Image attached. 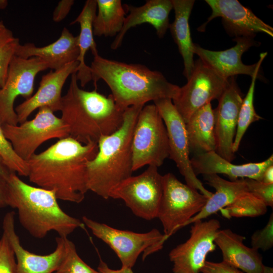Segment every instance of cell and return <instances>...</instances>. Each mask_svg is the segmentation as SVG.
<instances>
[{"mask_svg":"<svg viewBox=\"0 0 273 273\" xmlns=\"http://www.w3.org/2000/svg\"><path fill=\"white\" fill-rule=\"evenodd\" d=\"M79 54L78 36H74L64 27L60 37L46 46L37 47L32 43L20 44L15 56L24 59L37 57L43 61L49 68L56 70L77 61Z\"/></svg>","mask_w":273,"mask_h":273,"instance_id":"cell-22","label":"cell"},{"mask_svg":"<svg viewBox=\"0 0 273 273\" xmlns=\"http://www.w3.org/2000/svg\"><path fill=\"white\" fill-rule=\"evenodd\" d=\"M13 172L8 168L0 157V177L7 180L10 174Z\"/></svg>","mask_w":273,"mask_h":273,"instance_id":"cell-42","label":"cell"},{"mask_svg":"<svg viewBox=\"0 0 273 273\" xmlns=\"http://www.w3.org/2000/svg\"><path fill=\"white\" fill-rule=\"evenodd\" d=\"M0 157L11 171L20 176H28L29 169L27 161L16 153L11 143L5 136L1 125Z\"/></svg>","mask_w":273,"mask_h":273,"instance_id":"cell-33","label":"cell"},{"mask_svg":"<svg viewBox=\"0 0 273 273\" xmlns=\"http://www.w3.org/2000/svg\"><path fill=\"white\" fill-rule=\"evenodd\" d=\"M47 64L37 57L24 59L15 56L8 69L4 86L0 88V125H18L14 108L16 98L26 99L32 96L36 75L48 69Z\"/></svg>","mask_w":273,"mask_h":273,"instance_id":"cell-12","label":"cell"},{"mask_svg":"<svg viewBox=\"0 0 273 273\" xmlns=\"http://www.w3.org/2000/svg\"><path fill=\"white\" fill-rule=\"evenodd\" d=\"M7 183L8 206L17 210L21 224L32 236L42 239L53 231L67 237L84 225L61 209L54 191L29 185L15 172Z\"/></svg>","mask_w":273,"mask_h":273,"instance_id":"cell-4","label":"cell"},{"mask_svg":"<svg viewBox=\"0 0 273 273\" xmlns=\"http://www.w3.org/2000/svg\"><path fill=\"white\" fill-rule=\"evenodd\" d=\"M190 160L196 176L223 174L232 181L239 178L261 181L264 170L273 164V156L271 155L266 160L260 162L236 165L224 159L215 151H210L197 153Z\"/></svg>","mask_w":273,"mask_h":273,"instance_id":"cell-20","label":"cell"},{"mask_svg":"<svg viewBox=\"0 0 273 273\" xmlns=\"http://www.w3.org/2000/svg\"><path fill=\"white\" fill-rule=\"evenodd\" d=\"M212 10L211 15L198 31H205L207 24L216 17H221L222 25L231 37L254 38L256 34L264 33L273 36V28L256 16L251 9L237 0H206Z\"/></svg>","mask_w":273,"mask_h":273,"instance_id":"cell-15","label":"cell"},{"mask_svg":"<svg viewBox=\"0 0 273 273\" xmlns=\"http://www.w3.org/2000/svg\"><path fill=\"white\" fill-rule=\"evenodd\" d=\"M144 106L126 108L120 128L98 141V151L87 163L88 191L107 199L114 188L131 176L132 134L138 115Z\"/></svg>","mask_w":273,"mask_h":273,"instance_id":"cell-5","label":"cell"},{"mask_svg":"<svg viewBox=\"0 0 273 273\" xmlns=\"http://www.w3.org/2000/svg\"><path fill=\"white\" fill-rule=\"evenodd\" d=\"M8 5V1L6 0H0V9H5Z\"/></svg>","mask_w":273,"mask_h":273,"instance_id":"cell-44","label":"cell"},{"mask_svg":"<svg viewBox=\"0 0 273 273\" xmlns=\"http://www.w3.org/2000/svg\"><path fill=\"white\" fill-rule=\"evenodd\" d=\"M92 80H103L115 102L126 109L168 98L173 100L180 87L169 82L162 73L140 64H128L104 58L97 54L89 66Z\"/></svg>","mask_w":273,"mask_h":273,"instance_id":"cell-2","label":"cell"},{"mask_svg":"<svg viewBox=\"0 0 273 273\" xmlns=\"http://www.w3.org/2000/svg\"><path fill=\"white\" fill-rule=\"evenodd\" d=\"M229 84V78L221 77L198 59L194 61L187 83L180 87L177 95L172 101L186 123L199 108L212 100H218Z\"/></svg>","mask_w":273,"mask_h":273,"instance_id":"cell-11","label":"cell"},{"mask_svg":"<svg viewBox=\"0 0 273 273\" xmlns=\"http://www.w3.org/2000/svg\"><path fill=\"white\" fill-rule=\"evenodd\" d=\"M185 124L190 150L196 154L216 151L215 115L211 103L197 110Z\"/></svg>","mask_w":273,"mask_h":273,"instance_id":"cell-26","label":"cell"},{"mask_svg":"<svg viewBox=\"0 0 273 273\" xmlns=\"http://www.w3.org/2000/svg\"><path fill=\"white\" fill-rule=\"evenodd\" d=\"M82 222L98 238L115 252L122 267L131 268L139 256L143 252V260L149 255L161 250L167 239L156 229L139 233L115 229L103 223L82 217Z\"/></svg>","mask_w":273,"mask_h":273,"instance_id":"cell-8","label":"cell"},{"mask_svg":"<svg viewBox=\"0 0 273 273\" xmlns=\"http://www.w3.org/2000/svg\"><path fill=\"white\" fill-rule=\"evenodd\" d=\"M97 9L96 0L86 1L79 15L70 23L72 25L78 23L80 25V33L77 36L79 54L77 59L79 65L76 70V77L81 87L85 86L92 80L90 67L84 61L85 55L89 50L93 56L98 54L93 30Z\"/></svg>","mask_w":273,"mask_h":273,"instance_id":"cell-27","label":"cell"},{"mask_svg":"<svg viewBox=\"0 0 273 273\" xmlns=\"http://www.w3.org/2000/svg\"><path fill=\"white\" fill-rule=\"evenodd\" d=\"M131 150L133 171L146 165L158 167L169 157L166 129L154 104L145 105L138 115Z\"/></svg>","mask_w":273,"mask_h":273,"instance_id":"cell-7","label":"cell"},{"mask_svg":"<svg viewBox=\"0 0 273 273\" xmlns=\"http://www.w3.org/2000/svg\"><path fill=\"white\" fill-rule=\"evenodd\" d=\"M98 13L94 19V35L114 36L121 30L126 11L121 0H96Z\"/></svg>","mask_w":273,"mask_h":273,"instance_id":"cell-28","label":"cell"},{"mask_svg":"<svg viewBox=\"0 0 273 273\" xmlns=\"http://www.w3.org/2000/svg\"><path fill=\"white\" fill-rule=\"evenodd\" d=\"M162 195V175L158 167L149 165L142 173L119 183L109 197L122 200L135 215L149 220L157 218Z\"/></svg>","mask_w":273,"mask_h":273,"instance_id":"cell-10","label":"cell"},{"mask_svg":"<svg viewBox=\"0 0 273 273\" xmlns=\"http://www.w3.org/2000/svg\"><path fill=\"white\" fill-rule=\"evenodd\" d=\"M125 109L120 107L111 94L79 87L76 73L71 75L69 88L62 97L61 118L69 128V136L86 144L116 131L121 126Z\"/></svg>","mask_w":273,"mask_h":273,"instance_id":"cell-3","label":"cell"},{"mask_svg":"<svg viewBox=\"0 0 273 273\" xmlns=\"http://www.w3.org/2000/svg\"><path fill=\"white\" fill-rule=\"evenodd\" d=\"M74 3L73 0H62L59 2L53 12V20L58 22L63 20L68 15Z\"/></svg>","mask_w":273,"mask_h":273,"instance_id":"cell-38","label":"cell"},{"mask_svg":"<svg viewBox=\"0 0 273 273\" xmlns=\"http://www.w3.org/2000/svg\"><path fill=\"white\" fill-rule=\"evenodd\" d=\"M20 44L19 38L0 20V88L5 85L10 64Z\"/></svg>","mask_w":273,"mask_h":273,"instance_id":"cell-31","label":"cell"},{"mask_svg":"<svg viewBox=\"0 0 273 273\" xmlns=\"http://www.w3.org/2000/svg\"><path fill=\"white\" fill-rule=\"evenodd\" d=\"M264 184H273V164L268 166L264 170L261 180Z\"/></svg>","mask_w":273,"mask_h":273,"instance_id":"cell-41","label":"cell"},{"mask_svg":"<svg viewBox=\"0 0 273 273\" xmlns=\"http://www.w3.org/2000/svg\"><path fill=\"white\" fill-rule=\"evenodd\" d=\"M267 54V52H263L260 54L256 69L251 77V81L247 94L243 98L239 113L236 132L233 145V151L234 153L238 150L242 139L250 125L262 119L256 112L253 100L256 80L258 76H261L259 74L261 65Z\"/></svg>","mask_w":273,"mask_h":273,"instance_id":"cell-29","label":"cell"},{"mask_svg":"<svg viewBox=\"0 0 273 273\" xmlns=\"http://www.w3.org/2000/svg\"><path fill=\"white\" fill-rule=\"evenodd\" d=\"M98 270L100 273H134L132 269L129 268L121 267L119 269H111L101 259L98 267Z\"/></svg>","mask_w":273,"mask_h":273,"instance_id":"cell-39","label":"cell"},{"mask_svg":"<svg viewBox=\"0 0 273 273\" xmlns=\"http://www.w3.org/2000/svg\"><path fill=\"white\" fill-rule=\"evenodd\" d=\"M245 239L225 229L217 232L214 243L221 252L223 262L245 273H262V257L258 251L244 244Z\"/></svg>","mask_w":273,"mask_h":273,"instance_id":"cell-23","label":"cell"},{"mask_svg":"<svg viewBox=\"0 0 273 273\" xmlns=\"http://www.w3.org/2000/svg\"><path fill=\"white\" fill-rule=\"evenodd\" d=\"M54 273H60V272H58V271H56V272H55Z\"/></svg>","mask_w":273,"mask_h":273,"instance_id":"cell-45","label":"cell"},{"mask_svg":"<svg viewBox=\"0 0 273 273\" xmlns=\"http://www.w3.org/2000/svg\"><path fill=\"white\" fill-rule=\"evenodd\" d=\"M2 128L16 153L25 161L44 142L69 136L68 126L47 107L39 108L32 120H27L19 125H4Z\"/></svg>","mask_w":273,"mask_h":273,"instance_id":"cell-9","label":"cell"},{"mask_svg":"<svg viewBox=\"0 0 273 273\" xmlns=\"http://www.w3.org/2000/svg\"><path fill=\"white\" fill-rule=\"evenodd\" d=\"M8 206L7 180L0 177V208Z\"/></svg>","mask_w":273,"mask_h":273,"instance_id":"cell-40","label":"cell"},{"mask_svg":"<svg viewBox=\"0 0 273 273\" xmlns=\"http://www.w3.org/2000/svg\"><path fill=\"white\" fill-rule=\"evenodd\" d=\"M203 176L207 184L213 188L215 192L208 198L201 210L187 222L185 226L217 213L248 192L244 178L229 181L218 174Z\"/></svg>","mask_w":273,"mask_h":273,"instance_id":"cell-24","label":"cell"},{"mask_svg":"<svg viewBox=\"0 0 273 273\" xmlns=\"http://www.w3.org/2000/svg\"><path fill=\"white\" fill-rule=\"evenodd\" d=\"M98 151V143L83 144L68 136L27 161L30 181L54 191L58 199L79 203L88 191L86 166Z\"/></svg>","mask_w":273,"mask_h":273,"instance_id":"cell-1","label":"cell"},{"mask_svg":"<svg viewBox=\"0 0 273 273\" xmlns=\"http://www.w3.org/2000/svg\"><path fill=\"white\" fill-rule=\"evenodd\" d=\"M3 230L15 255L16 273H53L57 271L64 253L63 237L56 238L57 246L53 252L42 255L31 253L21 245L15 230L13 211L5 215Z\"/></svg>","mask_w":273,"mask_h":273,"instance_id":"cell-17","label":"cell"},{"mask_svg":"<svg viewBox=\"0 0 273 273\" xmlns=\"http://www.w3.org/2000/svg\"><path fill=\"white\" fill-rule=\"evenodd\" d=\"M267 206L260 198L248 192L220 211L227 218L254 217L265 214Z\"/></svg>","mask_w":273,"mask_h":273,"instance_id":"cell-30","label":"cell"},{"mask_svg":"<svg viewBox=\"0 0 273 273\" xmlns=\"http://www.w3.org/2000/svg\"><path fill=\"white\" fill-rule=\"evenodd\" d=\"M165 124L168 140L169 158L176 164L186 184L208 198L213 193L207 190L195 175L189 157L190 152L186 123L173 104L172 99L154 101Z\"/></svg>","mask_w":273,"mask_h":273,"instance_id":"cell-13","label":"cell"},{"mask_svg":"<svg viewBox=\"0 0 273 273\" xmlns=\"http://www.w3.org/2000/svg\"><path fill=\"white\" fill-rule=\"evenodd\" d=\"M208 197L179 180L172 173L162 175V195L157 218L167 239L198 214Z\"/></svg>","mask_w":273,"mask_h":273,"instance_id":"cell-6","label":"cell"},{"mask_svg":"<svg viewBox=\"0 0 273 273\" xmlns=\"http://www.w3.org/2000/svg\"><path fill=\"white\" fill-rule=\"evenodd\" d=\"M251 247L257 251H266L273 246V213L262 229L255 231L251 237Z\"/></svg>","mask_w":273,"mask_h":273,"instance_id":"cell-34","label":"cell"},{"mask_svg":"<svg viewBox=\"0 0 273 273\" xmlns=\"http://www.w3.org/2000/svg\"><path fill=\"white\" fill-rule=\"evenodd\" d=\"M243 98L236 77H230L228 86L218 100L217 107L214 109L217 144L215 152L231 162L235 158L233 145Z\"/></svg>","mask_w":273,"mask_h":273,"instance_id":"cell-16","label":"cell"},{"mask_svg":"<svg viewBox=\"0 0 273 273\" xmlns=\"http://www.w3.org/2000/svg\"><path fill=\"white\" fill-rule=\"evenodd\" d=\"M78 65L77 61H74L42 76L34 95L15 108L19 123L27 120L35 110L42 107H48L54 112L60 111L62 88L69 76L76 73Z\"/></svg>","mask_w":273,"mask_h":273,"instance_id":"cell-18","label":"cell"},{"mask_svg":"<svg viewBox=\"0 0 273 273\" xmlns=\"http://www.w3.org/2000/svg\"><path fill=\"white\" fill-rule=\"evenodd\" d=\"M235 46L223 51H211L194 43L193 52L204 63L221 77L229 79L238 75L244 74L251 77L254 74L257 62L252 65L244 64L241 57L243 54L253 46H258L259 42L247 37H235Z\"/></svg>","mask_w":273,"mask_h":273,"instance_id":"cell-19","label":"cell"},{"mask_svg":"<svg viewBox=\"0 0 273 273\" xmlns=\"http://www.w3.org/2000/svg\"><path fill=\"white\" fill-rule=\"evenodd\" d=\"M64 253L57 271L60 273H100L84 262L78 255L74 243L63 237Z\"/></svg>","mask_w":273,"mask_h":273,"instance_id":"cell-32","label":"cell"},{"mask_svg":"<svg viewBox=\"0 0 273 273\" xmlns=\"http://www.w3.org/2000/svg\"><path fill=\"white\" fill-rule=\"evenodd\" d=\"M124 8L129 14L125 17L122 28L111 44V49L119 48L127 31L132 27L144 23L151 25L157 36L162 38L169 28V15L173 9L171 0H148L142 6L125 4Z\"/></svg>","mask_w":273,"mask_h":273,"instance_id":"cell-21","label":"cell"},{"mask_svg":"<svg viewBox=\"0 0 273 273\" xmlns=\"http://www.w3.org/2000/svg\"><path fill=\"white\" fill-rule=\"evenodd\" d=\"M175 17L169 24L171 35L177 46L184 64L183 74L188 80L194 66V43L192 41L189 20L195 4L194 0H171Z\"/></svg>","mask_w":273,"mask_h":273,"instance_id":"cell-25","label":"cell"},{"mask_svg":"<svg viewBox=\"0 0 273 273\" xmlns=\"http://www.w3.org/2000/svg\"><path fill=\"white\" fill-rule=\"evenodd\" d=\"M262 273H273V268L264 265Z\"/></svg>","mask_w":273,"mask_h":273,"instance_id":"cell-43","label":"cell"},{"mask_svg":"<svg viewBox=\"0 0 273 273\" xmlns=\"http://www.w3.org/2000/svg\"><path fill=\"white\" fill-rule=\"evenodd\" d=\"M245 182L249 193L261 199L266 205L273 207V184H266L261 181L246 178Z\"/></svg>","mask_w":273,"mask_h":273,"instance_id":"cell-35","label":"cell"},{"mask_svg":"<svg viewBox=\"0 0 273 273\" xmlns=\"http://www.w3.org/2000/svg\"><path fill=\"white\" fill-rule=\"evenodd\" d=\"M0 273H16L15 255L4 233L0 239Z\"/></svg>","mask_w":273,"mask_h":273,"instance_id":"cell-36","label":"cell"},{"mask_svg":"<svg viewBox=\"0 0 273 273\" xmlns=\"http://www.w3.org/2000/svg\"><path fill=\"white\" fill-rule=\"evenodd\" d=\"M220 228L216 219L193 222L188 240L169 253L173 273H201L207 256L216 249L214 239Z\"/></svg>","mask_w":273,"mask_h":273,"instance_id":"cell-14","label":"cell"},{"mask_svg":"<svg viewBox=\"0 0 273 273\" xmlns=\"http://www.w3.org/2000/svg\"><path fill=\"white\" fill-rule=\"evenodd\" d=\"M201 273H245L222 261L219 262L206 261Z\"/></svg>","mask_w":273,"mask_h":273,"instance_id":"cell-37","label":"cell"}]
</instances>
